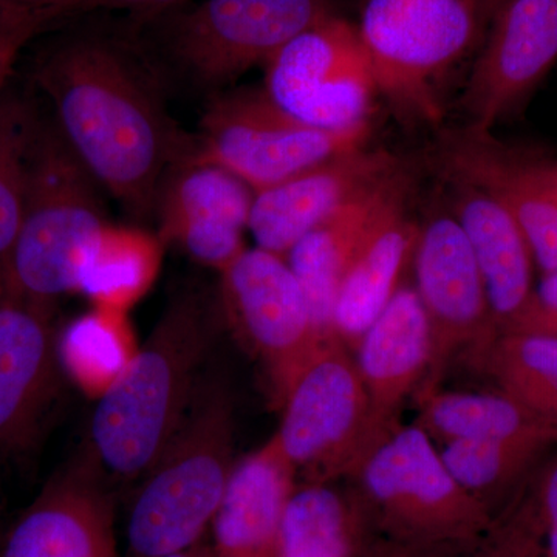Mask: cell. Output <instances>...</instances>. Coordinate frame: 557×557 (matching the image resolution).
I'll return each mask as SVG.
<instances>
[{
  "label": "cell",
  "mask_w": 557,
  "mask_h": 557,
  "mask_svg": "<svg viewBox=\"0 0 557 557\" xmlns=\"http://www.w3.org/2000/svg\"><path fill=\"white\" fill-rule=\"evenodd\" d=\"M32 78L106 194L132 218L153 219L164 178L197 156V137L172 119L166 76L132 21L69 28L40 50Z\"/></svg>",
  "instance_id": "cell-1"
},
{
  "label": "cell",
  "mask_w": 557,
  "mask_h": 557,
  "mask_svg": "<svg viewBox=\"0 0 557 557\" xmlns=\"http://www.w3.org/2000/svg\"><path fill=\"white\" fill-rule=\"evenodd\" d=\"M223 321L219 293L189 284L172 296L148 341L98 399L90 457L120 480L148 474L182 426Z\"/></svg>",
  "instance_id": "cell-2"
},
{
  "label": "cell",
  "mask_w": 557,
  "mask_h": 557,
  "mask_svg": "<svg viewBox=\"0 0 557 557\" xmlns=\"http://www.w3.org/2000/svg\"><path fill=\"white\" fill-rule=\"evenodd\" d=\"M348 479L369 548L468 552L480 547L496 522L458 485L435 443L416 423L392 429Z\"/></svg>",
  "instance_id": "cell-3"
},
{
  "label": "cell",
  "mask_w": 557,
  "mask_h": 557,
  "mask_svg": "<svg viewBox=\"0 0 557 557\" xmlns=\"http://www.w3.org/2000/svg\"><path fill=\"white\" fill-rule=\"evenodd\" d=\"M104 194L50 112L39 109L28 148L24 214L5 289L49 307L78 292L87 248L109 222Z\"/></svg>",
  "instance_id": "cell-4"
},
{
  "label": "cell",
  "mask_w": 557,
  "mask_h": 557,
  "mask_svg": "<svg viewBox=\"0 0 557 557\" xmlns=\"http://www.w3.org/2000/svg\"><path fill=\"white\" fill-rule=\"evenodd\" d=\"M234 405L222 380L200 383L127 519V557H161L203 541L234 468Z\"/></svg>",
  "instance_id": "cell-5"
},
{
  "label": "cell",
  "mask_w": 557,
  "mask_h": 557,
  "mask_svg": "<svg viewBox=\"0 0 557 557\" xmlns=\"http://www.w3.org/2000/svg\"><path fill=\"white\" fill-rule=\"evenodd\" d=\"M330 13L325 0H200L129 20L166 79L178 76L212 97Z\"/></svg>",
  "instance_id": "cell-6"
},
{
  "label": "cell",
  "mask_w": 557,
  "mask_h": 557,
  "mask_svg": "<svg viewBox=\"0 0 557 557\" xmlns=\"http://www.w3.org/2000/svg\"><path fill=\"white\" fill-rule=\"evenodd\" d=\"M486 22L483 0H364L357 28L380 91L435 121L438 84L478 46Z\"/></svg>",
  "instance_id": "cell-7"
},
{
  "label": "cell",
  "mask_w": 557,
  "mask_h": 557,
  "mask_svg": "<svg viewBox=\"0 0 557 557\" xmlns=\"http://www.w3.org/2000/svg\"><path fill=\"white\" fill-rule=\"evenodd\" d=\"M276 437L306 483L348 478L375 446L368 392L338 336L319 344L285 388Z\"/></svg>",
  "instance_id": "cell-8"
},
{
  "label": "cell",
  "mask_w": 557,
  "mask_h": 557,
  "mask_svg": "<svg viewBox=\"0 0 557 557\" xmlns=\"http://www.w3.org/2000/svg\"><path fill=\"white\" fill-rule=\"evenodd\" d=\"M197 132V157L258 190L277 185L368 141L370 124L322 129L281 108L265 89L212 95Z\"/></svg>",
  "instance_id": "cell-9"
},
{
  "label": "cell",
  "mask_w": 557,
  "mask_h": 557,
  "mask_svg": "<svg viewBox=\"0 0 557 557\" xmlns=\"http://www.w3.org/2000/svg\"><path fill=\"white\" fill-rule=\"evenodd\" d=\"M265 67L263 89L304 123L333 131L369 123L375 72L358 28L335 14L299 33Z\"/></svg>",
  "instance_id": "cell-10"
},
{
  "label": "cell",
  "mask_w": 557,
  "mask_h": 557,
  "mask_svg": "<svg viewBox=\"0 0 557 557\" xmlns=\"http://www.w3.org/2000/svg\"><path fill=\"white\" fill-rule=\"evenodd\" d=\"M218 293L223 321L262 362L278 405L299 369L329 338L314 324L298 278L282 256L245 248L220 271Z\"/></svg>",
  "instance_id": "cell-11"
},
{
  "label": "cell",
  "mask_w": 557,
  "mask_h": 557,
  "mask_svg": "<svg viewBox=\"0 0 557 557\" xmlns=\"http://www.w3.org/2000/svg\"><path fill=\"white\" fill-rule=\"evenodd\" d=\"M412 260L432 332L431 370L418 391L423 394L461 351L475 364L498 333L471 245L453 212L432 215L420 226Z\"/></svg>",
  "instance_id": "cell-12"
},
{
  "label": "cell",
  "mask_w": 557,
  "mask_h": 557,
  "mask_svg": "<svg viewBox=\"0 0 557 557\" xmlns=\"http://www.w3.org/2000/svg\"><path fill=\"white\" fill-rule=\"evenodd\" d=\"M53 309L0 293V463L36 448L60 401Z\"/></svg>",
  "instance_id": "cell-13"
},
{
  "label": "cell",
  "mask_w": 557,
  "mask_h": 557,
  "mask_svg": "<svg viewBox=\"0 0 557 557\" xmlns=\"http://www.w3.org/2000/svg\"><path fill=\"white\" fill-rule=\"evenodd\" d=\"M465 91L469 129L491 132L557 61V0H507L494 13Z\"/></svg>",
  "instance_id": "cell-14"
},
{
  "label": "cell",
  "mask_w": 557,
  "mask_h": 557,
  "mask_svg": "<svg viewBox=\"0 0 557 557\" xmlns=\"http://www.w3.org/2000/svg\"><path fill=\"white\" fill-rule=\"evenodd\" d=\"M252 200L255 190L240 178L194 156L164 178L153 218L163 244L220 273L245 249Z\"/></svg>",
  "instance_id": "cell-15"
},
{
  "label": "cell",
  "mask_w": 557,
  "mask_h": 557,
  "mask_svg": "<svg viewBox=\"0 0 557 557\" xmlns=\"http://www.w3.org/2000/svg\"><path fill=\"white\" fill-rule=\"evenodd\" d=\"M438 163L446 177L496 196L519 223L537 269L557 273V190L544 157L509 148L491 132L465 127L443 139Z\"/></svg>",
  "instance_id": "cell-16"
},
{
  "label": "cell",
  "mask_w": 557,
  "mask_h": 557,
  "mask_svg": "<svg viewBox=\"0 0 557 557\" xmlns=\"http://www.w3.org/2000/svg\"><path fill=\"white\" fill-rule=\"evenodd\" d=\"M398 171L386 150H348L255 193L248 231L258 248L285 258L307 233Z\"/></svg>",
  "instance_id": "cell-17"
},
{
  "label": "cell",
  "mask_w": 557,
  "mask_h": 557,
  "mask_svg": "<svg viewBox=\"0 0 557 557\" xmlns=\"http://www.w3.org/2000/svg\"><path fill=\"white\" fill-rule=\"evenodd\" d=\"M100 478L90 456L58 472L3 539L0 557H116Z\"/></svg>",
  "instance_id": "cell-18"
},
{
  "label": "cell",
  "mask_w": 557,
  "mask_h": 557,
  "mask_svg": "<svg viewBox=\"0 0 557 557\" xmlns=\"http://www.w3.org/2000/svg\"><path fill=\"white\" fill-rule=\"evenodd\" d=\"M376 443L399 424L410 394L420 391L432 364L431 324L412 285H401L355 346Z\"/></svg>",
  "instance_id": "cell-19"
},
{
  "label": "cell",
  "mask_w": 557,
  "mask_h": 557,
  "mask_svg": "<svg viewBox=\"0 0 557 557\" xmlns=\"http://www.w3.org/2000/svg\"><path fill=\"white\" fill-rule=\"evenodd\" d=\"M446 178L453 185L450 212L471 245L500 335L533 295V252L519 223L496 196L465 180Z\"/></svg>",
  "instance_id": "cell-20"
},
{
  "label": "cell",
  "mask_w": 557,
  "mask_h": 557,
  "mask_svg": "<svg viewBox=\"0 0 557 557\" xmlns=\"http://www.w3.org/2000/svg\"><path fill=\"white\" fill-rule=\"evenodd\" d=\"M296 469L276 437L234 465L214 519L215 556L274 557Z\"/></svg>",
  "instance_id": "cell-21"
},
{
  "label": "cell",
  "mask_w": 557,
  "mask_h": 557,
  "mask_svg": "<svg viewBox=\"0 0 557 557\" xmlns=\"http://www.w3.org/2000/svg\"><path fill=\"white\" fill-rule=\"evenodd\" d=\"M406 185L405 174L398 171L311 230L285 256L322 335H335L333 310L344 274L373 223Z\"/></svg>",
  "instance_id": "cell-22"
},
{
  "label": "cell",
  "mask_w": 557,
  "mask_h": 557,
  "mask_svg": "<svg viewBox=\"0 0 557 557\" xmlns=\"http://www.w3.org/2000/svg\"><path fill=\"white\" fill-rule=\"evenodd\" d=\"M405 196L403 190L381 212L341 282L333 332L350 348L386 309L413 259L420 226L406 214Z\"/></svg>",
  "instance_id": "cell-23"
},
{
  "label": "cell",
  "mask_w": 557,
  "mask_h": 557,
  "mask_svg": "<svg viewBox=\"0 0 557 557\" xmlns=\"http://www.w3.org/2000/svg\"><path fill=\"white\" fill-rule=\"evenodd\" d=\"M369 534L354 491L304 483L289 496L274 557H361Z\"/></svg>",
  "instance_id": "cell-24"
},
{
  "label": "cell",
  "mask_w": 557,
  "mask_h": 557,
  "mask_svg": "<svg viewBox=\"0 0 557 557\" xmlns=\"http://www.w3.org/2000/svg\"><path fill=\"white\" fill-rule=\"evenodd\" d=\"M161 255L160 236L139 226L106 222L84 256L78 292L95 307L126 313L152 287Z\"/></svg>",
  "instance_id": "cell-25"
},
{
  "label": "cell",
  "mask_w": 557,
  "mask_h": 557,
  "mask_svg": "<svg viewBox=\"0 0 557 557\" xmlns=\"http://www.w3.org/2000/svg\"><path fill=\"white\" fill-rule=\"evenodd\" d=\"M553 445L556 443L548 435L534 432L507 438L454 442L438 449L458 485L497 519Z\"/></svg>",
  "instance_id": "cell-26"
},
{
  "label": "cell",
  "mask_w": 557,
  "mask_h": 557,
  "mask_svg": "<svg viewBox=\"0 0 557 557\" xmlns=\"http://www.w3.org/2000/svg\"><path fill=\"white\" fill-rule=\"evenodd\" d=\"M557 443V339L500 333L475 362Z\"/></svg>",
  "instance_id": "cell-27"
},
{
  "label": "cell",
  "mask_w": 557,
  "mask_h": 557,
  "mask_svg": "<svg viewBox=\"0 0 557 557\" xmlns=\"http://www.w3.org/2000/svg\"><path fill=\"white\" fill-rule=\"evenodd\" d=\"M416 424L440 446L454 442L516 437L534 432L552 438L518 403L497 388L490 392L438 388L423 392Z\"/></svg>",
  "instance_id": "cell-28"
},
{
  "label": "cell",
  "mask_w": 557,
  "mask_h": 557,
  "mask_svg": "<svg viewBox=\"0 0 557 557\" xmlns=\"http://www.w3.org/2000/svg\"><path fill=\"white\" fill-rule=\"evenodd\" d=\"M129 346L126 313L101 307L75 319L58 338L64 372L98 398L134 357Z\"/></svg>",
  "instance_id": "cell-29"
},
{
  "label": "cell",
  "mask_w": 557,
  "mask_h": 557,
  "mask_svg": "<svg viewBox=\"0 0 557 557\" xmlns=\"http://www.w3.org/2000/svg\"><path fill=\"white\" fill-rule=\"evenodd\" d=\"M38 112L32 98L11 84L0 95V293L7 288L20 236L28 148Z\"/></svg>",
  "instance_id": "cell-30"
},
{
  "label": "cell",
  "mask_w": 557,
  "mask_h": 557,
  "mask_svg": "<svg viewBox=\"0 0 557 557\" xmlns=\"http://www.w3.org/2000/svg\"><path fill=\"white\" fill-rule=\"evenodd\" d=\"M534 544L531 557H557V454L539 465L523 486Z\"/></svg>",
  "instance_id": "cell-31"
},
{
  "label": "cell",
  "mask_w": 557,
  "mask_h": 557,
  "mask_svg": "<svg viewBox=\"0 0 557 557\" xmlns=\"http://www.w3.org/2000/svg\"><path fill=\"white\" fill-rule=\"evenodd\" d=\"M369 557H531L530 541L516 523L498 520L480 547L468 552H416L375 545Z\"/></svg>",
  "instance_id": "cell-32"
},
{
  "label": "cell",
  "mask_w": 557,
  "mask_h": 557,
  "mask_svg": "<svg viewBox=\"0 0 557 557\" xmlns=\"http://www.w3.org/2000/svg\"><path fill=\"white\" fill-rule=\"evenodd\" d=\"M511 332L557 339V273L542 274L525 309L504 333Z\"/></svg>",
  "instance_id": "cell-33"
},
{
  "label": "cell",
  "mask_w": 557,
  "mask_h": 557,
  "mask_svg": "<svg viewBox=\"0 0 557 557\" xmlns=\"http://www.w3.org/2000/svg\"><path fill=\"white\" fill-rule=\"evenodd\" d=\"M50 24L51 21L46 16L30 11H17L0 30V95L10 86L22 50Z\"/></svg>",
  "instance_id": "cell-34"
},
{
  "label": "cell",
  "mask_w": 557,
  "mask_h": 557,
  "mask_svg": "<svg viewBox=\"0 0 557 557\" xmlns=\"http://www.w3.org/2000/svg\"><path fill=\"white\" fill-rule=\"evenodd\" d=\"M7 9L30 11L51 22L98 11L97 0H0Z\"/></svg>",
  "instance_id": "cell-35"
},
{
  "label": "cell",
  "mask_w": 557,
  "mask_h": 557,
  "mask_svg": "<svg viewBox=\"0 0 557 557\" xmlns=\"http://www.w3.org/2000/svg\"><path fill=\"white\" fill-rule=\"evenodd\" d=\"M190 2L193 0H97V9L126 10L134 20H145V17L182 9Z\"/></svg>",
  "instance_id": "cell-36"
},
{
  "label": "cell",
  "mask_w": 557,
  "mask_h": 557,
  "mask_svg": "<svg viewBox=\"0 0 557 557\" xmlns=\"http://www.w3.org/2000/svg\"><path fill=\"white\" fill-rule=\"evenodd\" d=\"M161 557H218L214 547L208 545L207 542H197L193 547L180 549V552L171 553V555Z\"/></svg>",
  "instance_id": "cell-37"
},
{
  "label": "cell",
  "mask_w": 557,
  "mask_h": 557,
  "mask_svg": "<svg viewBox=\"0 0 557 557\" xmlns=\"http://www.w3.org/2000/svg\"><path fill=\"white\" fill-rule=\"evenodd\" d=\"M545 171H547L549 182L557 190V160L545 159Z\"/></svg>",
  "instance_id": "cell-38"
},
{
  "label": "cell",
  "mask_w": 557,
  "mask_h": 557,
  "mask_svg": "<svg viewBox=\"0 0 557 557\" xmlns=\"http://www.w3.org/2000/svg\"><path fill=\"white\" fill-rule=\"evenodd\" d=\"M507 2V0H483V3H485V9L487 13V17H490V21L493 20L494 13L498 9H500L504 3Z\"/></svg>",
  "instance_id": "cell-39"
},
{
  "label": "cell",
  "mask_w": 557,
  "mask_h": 557,
  "mask_svg": "<svg viewBox=\"0 0 557 557\" xmlns=\"http://www.w3.org/2000/svg\"><path fill=\"white\" fill-rule=\"evenodd\" d=\"M17 11L22 10L7 9V7L0 5V30L5 27L7 22H9Z\"/></svg>",
  "instance_id": "cell-40"
}]
</instances>
